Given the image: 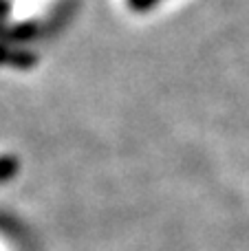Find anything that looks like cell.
Returning <instances> with one entry per match:
<instances>
[]
</instances>
